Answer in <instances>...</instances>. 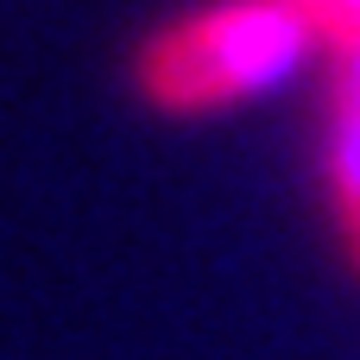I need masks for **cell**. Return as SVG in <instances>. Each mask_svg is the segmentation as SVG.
<instances>
[{
    "mask_svg": "<svg viewBox=\"0 0 360 360\" xmlns=\"http://www.w3.org/2000/svg\"><path fill=\"white\" fill-rule=\"evenodd\" d=\"M335 108L360 114V51H342V70H335Z\"/></svg>",
    "mask_w": 360,
    "mask_h": 360,
    "instance_id": "cell-4",
    "label": "cell"
},
{
    "mask_svg": "<svg viewBox=\"0 0 360 360\" xmlns=\"http://www.w3.org/2000/svg\"><path fill=\"white\" fill-rule=\"evenodd\" d=\"M329 51H360V0H297Z\"/></svg>",
    "mask_w": 360,
    "mask_h": 360,
    "instance_id": "cell-3",
    "label": "cell"
},
{
    "mask_svg": "<svg viewBox=\"0 0 360 360\" xmlns=\"http://www.w3.org/2000/svg\"><path fill=\"white\" fill-rule=\"evenodd\" d=\"M310 44H316V25L297 0H234L221 13L171 25L139 57V89L171 114L247 101L291 82Z\"/></svg>",
    "mask_w": 360,
    "mask_h": 360,
    "instance_id": "cell-1",
    "label": "cell"
},
{
    "mask_svg": "<svg viewBox=\"0 0 360 360\" xmlns=\"http://www.w3.org/2000/svg\"><path fill=\"white\" fill-rule=\"evenodd\" d=\"M335 202H342V228H348V247L360 259V114L335 108Z\"/></svg>",
    "mask_w": 360,
    "mask_h": 360,
    "instance_id": "cell-2",
    "label": "cell"
}]
</instances>
